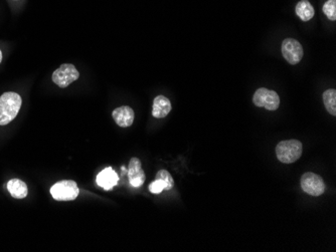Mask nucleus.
Returning a JSON list of instances; mask_svg holds the SVG:
<instances>
[{"instance_id":"1","label":"nucleus","mask_w":336,"mask_h":252,"mask_svg":"<svg viewBox=\"0 0 336 252\" xmlns=\"http://www.w3.org/2000/svg\"><path fill=\"white\" fill-rule=\"evenodd\" d=\"M21 103L20 96L13 91H7L0 97V126H5L16 118Z\"/></svg>"},{"instance_id":"2","label":"nucleus","mask_w":336,"mask_h":252,"mask_svg":"<svg viewBox=\"0 0 336 252\" xmlns=\"http://www.w3.org/2000/svg\"><path fill=\"white\" fill-rule=\"evenodd\" d=\"M303 151L302 143L298 140H287L280 142L276 147V155L280 162L291 164L301 157Z\"/></svg>"},{"instance_id":"3","label":"nucleus","mask_w":336,"mask_h":252,"mask_svg":"<svg viewBox=\"0 0 336 252\" xmlns=\"http://www.w3.org/2000/svg\"><path fill=\"white\" fill-rule=\"evenodd\" d=\"M80 190L73 180H63L51 188V194L57 201H73L79 196Z\"/></svg>"},{"instance_id":"4","label":"nucleus","mask_w":336,"mask_h":252,"mask_svg":"<svg viewBox=\"0 0 336 252\" xmlns=\"http://www.w3.org/2000/svg\"><path fill=\"white\" fill-rule=\"evenodd\" d=\"M80 78V74L75 65L70 63L62 64L53 74V82L60 87L65 88Z\"/></svg>"},{"instance_id":"5","label":"nucleus","mask_w":336,"mask_h":252,"mask_svg":"<svg viewBox=\"0 0 336 252\" xmlns=\"http://www.w3.org/2000/svg\"><path fill=\"white\" fill-rule=\"evenodd\" d=\"M255 106L259 108H265L268 111H276L280 106V98L274 90L266 87H261L256 90L253 97Z\"/></svg>"},{"instance_id":"6","label":"nucleus","mask_w":336,"mask_h":252,"mask_svg":"<svg viewBox=\"0 0 336 252\" xmlns=\"http://www.w3.org/2000/svg\"><path fill=\"white\" fill-rule=\"evenodd\" d=\"M301 187L306 194L320 196L325 191V184L321 176L312 172H307L301 177Z\"/></svg>"},{"instance_id":"7","label":"nucleus","mask_w":336,"mask_h":252,"mask_svg":"<svg viewBox=\"0 0 336 252\" xmlns=\"http://www.w3.org/2000/svg\"><path fill=\"white\" fill-rule=\"evenodd\" d=\"M282 54L290 64H297L303 57V48L301 43L293 38H286L282 42Z\"/></svg>"},{"instance_id":"8","label":"nucleus","mask_w":336,"mask_h":252,"mask_svg":"<svg viewBox=\"0 0 336 252\" xmlns=\"http://www.w3.org/2000/svg\"><path fill=\"white\" fill-rule=\"evenodd\" d=\"M127 174L131 186L135 188L141 187L144 184V182H145V173H144L142 169L141 161L138 158H132L130 160Z\"/></svg>"},{"instance_id":"9","label":"nucleus","mask_w":336,"mask_h":252,"mask_svg":"<svg viewBox=\"0 0 336 252\" xmlns=\"http://www.w3.org/2000/svg\"><path fill=\"white\" fill-rule=\"evenodd\" d=\"M112 117L119 127L128 128L134 122L135 113L132 108L123 106L115 109L112 112Z\"/></svg>"},{"instance_id":"10","label":"nucleus","mask_w":336,"mask_h":252,"mask_svg":"<svg viewBox=\"0 0 336 252\" xmlns=\"http://www.w3.org/2000/svg\"><path fill=\"white\" fill-rule=\"evenodd\" d=\"M118 180H119V177L117 173L111 167H108L104 169L103 171H101L98 174L97 179H96V181H97V184L105 190L113 189V187L116 186V184L118 183Z\"/></svg>"},{"instance_id":"11","label":"nucleus","mask_w":336,"mask_h":252,"mask_svg":"<svg viewBox=\"0 0 336 252\" xmlns=\"http://www.w3.org/2000/svg\"><path fill=\"white\" fill-rule=\"evenodd\" d=\"M171 111V103L164 96H158L153 101L152 114L156 119H163Z\"/></svg>"},{"instance_id":"12","label":"nucleus","mask_w":336,"mask_h":252,"mask_svg":"<svg viewBox=\"0 0 336 252\" xmlns=\"http://www.w3.org/2000/svg\"><path fill=\"white\" fill-rule=\"evenodd\" d=\"M7 189L10 195L16 199H23L28 196V186L19 179H11L7 183Z\"/></svg>"},{"instance_id":"13","label":"nucleus","mask_w":336,"mask_h":252,"mask_svg":"<svg viewBox=\"0 0 336 252\" xmlns=\"http://www.w3.org/2000/svg\"><path fill=\"white\" fill-rule=\"evenodd\" d=\"M296 14L301 20L308 21L314 16L315 10L308 0H302L296 5Z\"/></svg>"},{"instance_id":"14","label":"nucleus","mask_w":336,"mask_h":252,"mask_svg":"<svg viewBox=\"0 0 336 252\" xmlns=\"http://www.w3.org/2000/svg\"><path fill=\"white\" fill-rule=\"evenodd\" d=\"M323 102L327 112L331 113L332 116H336V90L334 88L324 91Z\"/></svg>"},{"instance_id":"15","label":"nucleus","mask_w":336,"mask_h":252,"mask_svg":"<svg viewBox=\"0 0 336 252\" xmlns=\"http://www.w3.org/2000/svg\"><path fill=\"white\" fill-rule=\"evenodd\" d=\"M155 179H159L163 181L166 184V190H171L174 186V181L173 178L171 177L170 173L167 170H159L156 174Z\"/></svg>"},{"instance_id":"16","label":"nucleus","mask_w":336,"mask_h":252,"mask_svg":"<svg viewBox=\"0 0 336 252\" xmlns=\"http://www.w3.org/2000/svg\"><path fill=\"white\" fill-rule=\"evenodd\" d=\"M323 12L330 20H336V0H327L323 5Z\"/></svg>"},{"instance_id":"17","label":"nucleus","mask_w":336,"mask_h":252,"mask_svg":"<svg viewBox=\"0 0 336 252\" xmlns=\"http://www.w3.org/2000/svg\"><path fill=\"white\" fill-rule=\"evenodd\" d=\"M163 190H166V184L159 180V179H155L154 182L150 183V185H149V191L152 193V194H159L161 193Z\"/></svg>"},{"instance_id":"18","label":"nucleus","mask_w":336,"mask_h":252,"mask_svg":"<svg viewBox=\"0 0 336 252\" xmlns=\"http://www.w3.org/2000/svg\"><path fill=\"white\" fill-rule=\"evenodd\" d=\"M1 61H2V53L1 51H0V63H1Z\"/></svg>"}]
</instances>
